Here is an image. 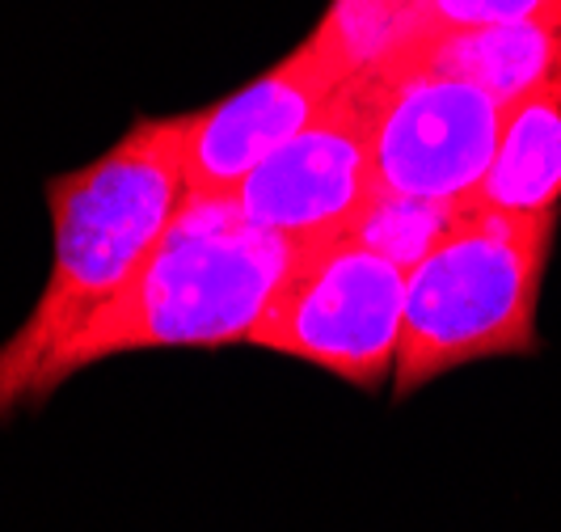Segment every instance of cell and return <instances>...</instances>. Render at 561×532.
I'll use <instances>...</instances> for the list:
<instances>
[{
  "instance_id": "9",
  "label": "cell",
  "mask_w": 561,
  "mask_h": 532,
  "mask_svg": "<svg viewBox=\"0 0 561 532\" xmlns=\"http://www.w3.org/2000/svg\"><path fill=\"white\" fill-rule=\"evenodd\" d=\"M401 47L444 77L485 89L503 106L561 72V30L549 26H426Z\"/></svg>"
},
{
  "instance_id": "7",
  "label": "cell",
  "mask_w": 561,
  "mask_h": 532,
  "mask_svg": "<svg viewBox=\"0 0 561 532\" xmlns=\"http://www.w3.org/2000/svg\"><path fill=\"white\" fill-rule=\"evenodd\" d=\"M253 225L296 241H330L359 225L376 199L367 111L355 81H346L305 132L275 148L232 191Z\"/></svg>"
},
{
  "instance_id": "8",
  "label": "cell",
  "mask_w": 561,
  "mask_h": 532,
  "mask_svg": "<svg viewBox=\"0 0 561 532\" xmlns=\"http://www.w3.org/2000/svg\"><path fill=\"white\" fill-rule=\"evenodd\" d=\"M465 207L545 216L561 207V72L503 106L494 161Z\"/></svg>"
},
{
  "instance_id": "12",
  "label": "cell",
  "mask_w": 561,
  "mask_h": 532,
  "mask_svg": "<svg viewBox=\"0 0 561 532\" xmlns=\"http://www.w3.org/2000/svg\"><path fill=\"white\" fill-rule=\"evenodd\" d=\"M367 4H376V9H385V13H393V18H405V22H414L422 30V0H367Z\"/></svg>"
},
{
  "instance_id": "1",
  "label": "cell",
  "mask_w": 561,
  "mask_h": 532,
  "mask_svg": "<svg viewBox=\"0 0 561 532\" xmlns=\"http://www.w3.org/2000/svg\"><path fill=\"white\" fill-rule=\"evenodd\" d=\"M186 118H136L111 152L47 178L51 275L30 317L0 342V422L51 397L59 355L118 301L161 246L182 199Z\"/></svg>"
},
{
  "instance_id": "4",
  "label": "cell",
  "mask_w": 561,
  "mask_h": 532,
  "mask_svg": "<svg viewBox=\"0 0 561 532\" xmlns=\"http://www.w3.org/2000/svg\"><path fill=\"white\" fill-rule=\"evenodd\" d=\"M367 111L376 195L469 203L494 161L503 102L444 77L401 43L351 77Z\"/></svg>"
},
{
  "instance_id": "3",
  "label": "cell",
  "mask_w": 561,
  "mask_h": 532,
  "mask_svg": "<svg viewBox=\"0 0 561 532\" xmlns=\"http://www.w3.org/2000/svg\"><path fill=\"white\" fill-rule=\"evenodd\" d=\"M558 220L561 207L545 216L460 207L435 250L405 271L397 401L465 364L536 355L545 347L536 317Z\"/></svg>"
},
{
  "instance_id": "2",
  "label": "cell",
  "mask_w": 561,
  "mask_h": 532,
  "mask_svg": "<svg viewBox=\"0 0 561 532\" xmlns=\"http://www.w3.org/2000/svg\"><path fill=\"white\" fill-rule=\"evenodd\" d=\"M305 246L253 225L232 195H186L131 287L68 342L51 389L127 351L250 342Z\"/></svg>"
},
{
  "instance_id": "10",
  "label": "cell",
  "mask_w": 561,
  "mask_h": 532,
  "mask_svg": "<svg viewBox=\"0 0 561 532\" xmlns=\"http://www.w3.org/2000/svg\"><path fill=\"white\" fill-rule=\"evenodd\" d=\"M460 207L465 203H448V199L376 195L359 216V225L351 228V237L410 271L414 262H422L435 250V241L451 228Z\"/></svg>"
},
{
  "instance_id": "5",
  "label": "cell",
  "mask_w": 561,
  "mask_h": 532,
  "mask_svg": "<svg viewBox=\"0 0 561 532\" xmlns=\"http://www.w3.org/2000/svg\"><path fill=\"white\" fill-rule=\"evenodd\" d=\"M405 326V267L364 241H309L271 308L253 326L250 347L312 364L355 389L376 393L393 376Z\"/></svg>"
},
{
  "instance_id": "11",
  "label": "cell",
  "mask_w": 561,
  "mask_h": 532,
  "mask_svg": "<svg viewBox=\"0 0 561 532\" xmlns=\"http://www.w3.org/2000/svg\"><path fill=\"white\" fill-rule=\"evenodd\" d=\"M426 26H549L561 30V0H422Z\"/></svg>"
},
{
  "instance_id": "6",
  "label": "cell",
  "mask_w": 561,
  "mask_h": 532,
  "mask_svg": "<svg viewBox=\"0 0 561 532\" xmlns=\"http://www.w3.org/2000/svg\"><path fill=\"white\" fill-rule=\"evenodd\" d=\"M364 68L342 30L321 18L309 38L220 102L182 114L186 195H232L257 161L305 132L325 102Z\"/></svg>"
}]
</instances>
